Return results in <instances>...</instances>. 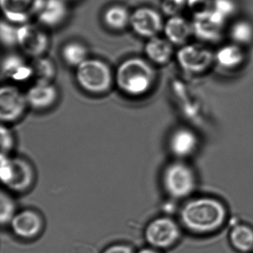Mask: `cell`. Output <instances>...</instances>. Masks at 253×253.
<instances>
[{
    "label": "cell",
    "instance_id": "obj_1",
    "mask_svg": "<svg viewBox=\"0 0 253 253\" xmlns=\"http://www.w3.org/2000/svg\"><path fill=\"white\" fill-rule=\"evenodd\" d=\"M227 211L223 203L213 198H198L186 203L180 220L189 230L197 233L214 232L226 221Z\"/></svg>",
    "mask_w": 253,
    "mask_h": 253
},
{
    "label": "cell",
    "instance_id": "obj_2",
    "mask_svg": "<svg viewBox=\"0 0 253 253\" xmlns=\"http://www.w3.org/2000/svg\"><path fill=\"white\" fill-rule=\"evenodd\" d=\"M157 72L149 60L138 57L120 63L115 72V84L120 91L130 97H141L155 85Z\"/></svg>",
    "mask_w": 253,
    "mask_h": 253
},
{
    "label": "cell",
    "instance_id": "obj_3",
    "mask_svg": "<svg viewBox=\"0 0 253 253\" xmlns=\"http://www.w3.org/2000/svg\"><path fill=\"white\" fill-rule=\"evenodd\" d=\"M75 78L80 87L90 94H104L115 84V73L106 62L99 59H87L76 68Z\"/></svg>",
    "mask_w": 253,
    "mask_h": 253
},
{
    "label": "cell",
    "instance_id": "obj_4",
    "mask_svg": "<svg viewBox=\"0 0 253 253\" xmlns=\"http://www.w3.org/2000/svg\"><path fill=\"white\" fill-rule=\"evenodd\" d=\"M0 176L2 183L13 192L29 190L35 183V171L30 163L20 158L1 154Z\"/></svg>",
    "mask_w": 253,
    "mask_h": 253
},
{
    "label": "cell",
    "instance_id": "obj_5",
    "mask_svg": "<svg viewBox=\"0 0 253 253\" xmlns=\"http://www.w3.org/2000/svg\"><path fill=\"white\" fill-rule=\"evenodd\" d=\"M162 180L167 193L176 199L189 196L196 185V177L193 170L187 164L178 161L166 167Z\"/></svg>",
    "mask_w": 253,
    "mask_h": 253
},
{
    "label": "cell",
    "instance_id": "obj_6",
    "mask_svg": "<svg viewBox=\"0 0 253 253\" xmlns=\"http://www.w3.org/2000/svg\"><path fill=\"white\" fill-rule=\"evenodd\" d=\"M182 70L190 75L205 73L214 63V52L205 44L189 43L180 47L176 54Z\"/></svg>",
    "mask_w": 253,
    "mask_h": 253
},
{
    "label": "cell",
    "instance_id": "obj_7",
    "mask_svg": "<svg viewBox=\"0 0 253 253\" xmlns=\"http://www.w3.org/2000/svg\"><path fill=\"white\" fill-rule=\"evenodd\" d=\"M145 239L149 247L156 250L174 245L180 236L178 224L168 217H159L149 222L144 231Z\"/></svg>",
    "mask_w": 253,
    "mask_h": 253
},
{
    "label": "cell",
    "instance_id": "obj_8",
    "mask_svg": "<svg viewBox=\"0 0 253 253\" xmlns=\"http://www.w3.org/2000/svg\"><path fill=\"white\" fill-rule=\"evenodd\" d=\"M50 40L45 30L36 25H19L17 46L25 54L35 59L45 55L49 48Z\"/></svg>",
    "mask_w": 253,
    "mask_h": 253
},
{
    "label": "cell",
    "instance_id": "obj_9",
    "mask_svg": "<svg viewBox=\"0 0 253 253\" xmlns=\"http://www.w3.org/2000/svg\"><path fill=\"white\" fill-rule=\"evenodd\" d=\"M29 107L26 93L14 85H3L0 90V119L2 124L19 121Z\"/></svg>",
    "mask_w": 253,
    "mask_h": 253
},
{
    "label": "cell",
    "instance_id": "obj_10",
    "mask_svg": "<svg viewBox=\"0 0 253 253\" xmlns=\"http://www.w3.org/2000/svg\"><path fill=\"white\" fill-rule=\"evenodd\" d=\"M226 22V19L212 9L194 15L193 35L204 42H217L221 38Z\"/></svg>",
    "mask_w": 253,
    "mask_h": 253
},
{
    "label": "cell",
    "instance_id": "obj_11",
    "mask_svg": "<svg viewBox=\"0 0 253 253\" xmlns=\"http://www.w3.org/2000/svg\"><path fill=\"white\" fill-rule=\"evenodd\" d=\"M164 23L162 15L149 7L137 8L131 14L130 26L133 32L146 39L158 36L164 30Z\"/></svg>",
    "mask_w": 253,
    "mask_h": 253
},
{
    "label": "cell",
    "instance_id": "obj_12",
    "mask_svg": "<svg viewBox=\"0 0 253 253\" xmlns=\"http://www.w3.org/2000/svg\"><path fill=\"white\" fill-rule=\"evenodd\" d=\"M43 0H0L5 20L16 25L28 23L36 17Z\"/></svg>",
    "mask_w": 253,
    "mask_h": 253
},
{
    "label": "cell",
    "instance_id": "obj_13",
    "mask_svg": "<svg viewBox=\"0 0 253 253\" xmlns=\"http://www.w3.org/2000/svg\"><path fill=\"white\" fill-rule=\"evenodd\" d=\"M10 226L14 235L18 238L25 240L34 239L42 232L43 218L35 210H22L17 211Z\"/></svg>",
    "mask_w": 253,
    "mask_h": 253
},
{
    "label": "cell",
    "instance_id": "obj_14",
    "mask_svg": "<svg viewBox=\"0 0 253 253\" xmlns=\"http://www.w3.org/2000/svg\"><path fill=\"white\" fill-rule=\"evenodd\" d=\"M26 95L29 107L37 111H43L55 105L59 92L53 83L35 81L26 91Z\"/></svg>",
    "mask_w": 253,
    "mask_h": 253
},
{
    "label": "cell",
    "instance_id": "obj_15",
    "mask_svg": "<svg viewBox=\"0 0 253 253\" xmlns=\"http://www.w3.org/2000/svg\"><path fill=\"white\" fill-rule=\"evenodd\" d=\"M1 75L2 78L14 82H26L34 77L32 63L18 54H8L2 59Z\"/></svg>",
    "mask_w": 253,
    "mask_h": 253
},
{
    "label": "cell",
    "instance_id": "obj_16",
    "mask_svg": "<svg viewBox=\"0 0 253 253\" xmlns=\"http://www.w3.org/2000/svg\"><path fill=\"white\" fill-rule=\"evenodd\" d=\"M199 140L195 131L190 128L174 130L169 140V148L172 155L178 158H186L195 153Z\"/></svg>",
    "mask_w": 253,
    "mask_h": 253
},
{
    "label": "cell",
    "instance_id": "obj_17",
    "mask_svg": "<svg viewBox=\"0 0 253 253\" xmlns=\"http://www.w3.org/2000/svg\"><path fill=\"white\" fill-rule=\"evenodd\" d=\"M68 13L65 0H43L36 17L44 27L54 29L66 21Z\"/></svg>",
    "mask_w": 253,
    "mask_h": 253
},
{
    "label": "cell",
    "instance_id": "obj_18",
    "mask_svg": "<svg viewBox=\"0 0 253 253\" xmlns=\"http://www.w3.org/2000/svg\"><path fill=\"white\" fill-rule=\"evenodd\" d=\"M164 36L174 46H183L193 35L192 22L180 15L169 17L164 23Z\"/></svg>",
    "mask_w": 253,
    "mask_h": 253
},
{
    "label": "cell",
    "instance_id": "obj_19",
    "mask_svg": "<svg viewBox=\"0 0 253 253\" xmlns=\"http://www.w3.org/2000/svg\"><path fill=\"white\" fill-rule=\"evenodd\" d=\"M149 61L156 65H166L174 55V45L166 38L159 36L148 39L144 47Z\"/></svg>",
    "mask_w": 253,
    "mask_h": 253
},
{
    "label": "cell",
    "instance_id": "obj_20",
    "mask_svg": "<svg viewBox=\"0 0 253 253\" xmlns=\"http://www.w3.org/2000/svg\"><path fill=\"white\" fill-rule=\"evenodd\" d=\"M245 60L241 45L236 43L222 45L214 52V63L221 69L232 70L240 67Z\"/></svg>",
    "mask_w": 253,
    "mask_h": 253
},
{
    "label": "cell",
    "instance_id": "obj_21",
    "mask_svg": "<svg viewBox=\"0 0 253 253\" xmlns=\"http://www.w3.org/2000/svg\"><path fill=\"white\" fill-rule=\"evenodd\" d=\"M131 14L123 5H113L105 11L103 22L108 29L115 32H121L130 26Z\"/></svg>",
    "mask_w": 253,
    "mask_h": 253
},
{
    "label": "cell",
    "instance_id": "obj_22",
    "mask_svg": "<svg viewBox=\"0 0 253 253\" xmlns=\"http://www.w3.org/2000/svg\"><path fill=\"white\" fill-rule=\"evenodd\" d=\"M231 244L242 253L253 250V229L244 224H237L232 228L229 235Z\"/></svg>",
    "mask_w": 253,
    "mask_h": 253
},
{
    "label": "cell",
    "instance_id": "obj_23",
    "mask_svg": "<svg viewBox=\"0 0 253 253\" xmlns=\"http://www.w3.org/2000/svg\"><path fill=\"white\" fill-rule=\"evenodd\" d=\"M33 78L39 82L53 83L57 76V71L55 63L51 59L45 57L34 59L32 63Z\"/></svg>",
    "mask_w": 253,
    "mask_h": 253
},
{
    "label": "cell",
    "instance_id": "obj_24",
    "mask_svg": "<svg viewBox=\"0 0 253 253\" xmlns=\"http://www.w3.org/2000/svg\"><path fill=\"white\" fill-rule=\"evenodd\" d=\"M62 57L65 63L71 67L78 68L88 59V48L81 42H68L62 49Z\"/></svg>",
    "mask_w": 253,
    "mask_h": 253
},
{
    "label": "cell",
    "instance_id": "obj_25",
    "mask_svg": "<svg viewBox=\"0 0 253 253\" xmlns=\"http://www.w3.org/2000/svg\"><path fill=\"white\" fill-rule=\"evenodd\" d=\"M229 36L234 43L248 45L253 41V25L247 20H237L229 29Z\"/></svg>",
    "mask_w": 253,
    "mask_h": 253
},
{
    "label": "cell",
    "instance_id": "obj_26",
    "mask_svg": "<svg viewBox=\"0 0 253 253\" xmlns=\"http://www.w3.org/2000/svg\"><path fill=\"white\" fill-rule=\"evenodd\" d=\"M17 208L14 199L6 192H1L0 198V220L1 225H10L17 214Z\"/></svg>",
    "mask_w": 253,
    "mask_h": 253
},
{
    "label": "cell",
    "instance_id": "obj_27",
    "mask_svg": "<svg viewBox=\"0 0 253 253\" xmlns=\"http://www.w3.org/2000/svg\"><path fill=\"white\" fill-rule=\"evenodd\" d=\"M19 25L2 20L0 25V39L4 46L8 48L17 45Z\"/></svg>",
    "mask_w": 253,
    "mask_h": 253
},
{
    "label": "cell",
    "instance_id": "obj_28",
    "mask_svg": "<svg viewBox=\"0 0 253 253\" xmlns=\"http://www.w3.org/2000/svg\"><path fill=\"white\" fill-rule=\"evenodd\" d=\"M1 134V148L2 154L8 155L15 146V138L14 134L10 128L6 126V124H2L0 127Z\"/></svg>",
    "mask_w": 253,
    "mask_h": 253
},
{
    "label": "cell",
    "instance_id": "obj_29",
    "mask_svg": "<svg viewBox=\"0 0 253 253\" xmlns=\"http://www.w3.org/2000/svg\"><path fill=\"white\" fill-rule=\"evenodd\" d=\"M186 5L187 0H164L161 8L163 12L170 17L180 15Z\"/></svg>",
    "mask_w": 253,
    "mask_h": 253
},
{
    "label": "cell",
    "instance_id": "obj_30",
    "mask_svg": "<svg viewBox=\"0 0 253 253\" xmlns=\"http://www.w3.org/2000/svg\"><path fill=\"white\" fill-rule=\"evenodd\" d=\"M211 9L227 20L235 13V5L232 0H215Z\"/></svg>",
    "mask_w": 253,
    "mask_h": 253
},
{
    "label": "cell",
    "instance_id": "obj_31",
    "mask_svg": "<svg viewBox=\"0 0 253 253\" xmlns=\"http://www.w3.org/2000/svg\"><path fill=\"white\" fill-rule=\"evenodd\" d=\"M102 253H134L131 246L124 244H117L109 246Z\"/></svg>",
    "mask_w": 253,
    "mask_h": 253
},
{
    "label": "cell",
    "instance_id": "obj_32",
    "mask_svg": "<svg viewBox=\"0 0 253 253\" xmlns=\"http://www.w3.org/2000/svg\"><path fill=\"white\" fill-rule=\"evenodd\" d=\"M137 253H161L156 249L152 248V247H148V248L142 249Z\"/></svg>",
    "mask_w": 253,
    "mask_h": 253
},
{
    "label": "cell",
    "instance_id": "obj_33",
    "mask_svg": "<svg viewBox=\"0 0 253 253\" xmlns=\"http://www.w3.org/2000/svg\"><path fill=\"white\" fill-rule=\"evenodd\" d=\"M69 1H75V0H69Z\"/></svg>",
    "mask_w": 253,
    "mask_h": 253
}]
</instances>
